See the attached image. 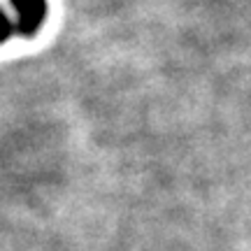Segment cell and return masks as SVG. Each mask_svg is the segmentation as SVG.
Wrapping results in <instances>:
<instances>
[{
    "label": "cell",
    "mask_w": 251,
    "mask_h": 251,
    "mask_svg": "<svg viewBox=\"0 0 251 251\" xmlns=\"http://www.w3.org/2000/svg\"><path fill=\"white\" fill-rule=\"evenodd\" d=\"M9 2L17 12L14 21L17 33L24 37H33L47 19V0H9Z\"/></svg>",
    "instance_id": "cell-1"
},
{
    "label": "cell",
    "mask_w": 251,
    "mask_h": 251,
    "mask_svg": "<svg viewBox=\"0 0 251 251\" xmlns=\"http://www.w3.org/2000/svg\"><path fill=\"white\" fill-rule=\"evenodd\" d=\"M14 30H17V28H14V24H12L7 14L0 9V45H2V42H7L9 35H12Z\"/></svg>",
    "instance_id": "cell-2"
}]
</instances>
